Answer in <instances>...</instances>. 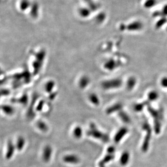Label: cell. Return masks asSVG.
<instances>
[{"label": "cell", "mask_w": 167, "mask_h": 167, "mask_svg": "<svg viewBox=\"0 0 167 167\" xmlns=\"http://www.w3.org/2000/svg\"><path fill=\"white\" fill-rule=\"evenodd\" d=\"M160 84L161 86L162 87L167 89V76H164L161 79L160 81Z\"/></svg>", "instance_id": "obj_20"}, {"label": "cell", "mask_w": 167, "mask_h": 167, "mask_svg": "<svg viewBox=\"0 0 167 167\" xmlns=\"http://www.w3.org/2000/svg\"><path fill=\"white\" fill-rule=\"evenodd\" d=\"M63 161L68 164H77L80 163V159L75 154H69L64 156Z\"/></svg>", "instance_id": "obj_4"}, {"label": "cell", "mask_w": 167, "mask_h": 167, "mask_svg": "<svg viewBox=\"0 0 167 167\" xmlns=\"http://www.w3.org/2000/svg\"><path fill=\"white\" fill-rule=\"evenodd\" d=\"M128 132H129V129L127 127H122L120 129H119L114 136V140L115 143L116 144H118L123 140L124 136H126Z\"/></svg>", "instance_id": "obj_3"}, {"label": "cell", "mask_w": 167, "mask_h": 167, "mask_svg": "<svg viewBox=\"0 0 167 167\" xmlns=\"http://www.w3.org/2000/svg\"><path fill=\"white\" fill-rule=\"evenodd\" d=\"M16 149L15 144L13 143V142L9 140L7 143V151L6 153V158L7 160L12 159L14 156L15 150Z\"/></svg>", "instance_id": "obj_6"}, {"label": "cell", "mask_w": 167, "mask_h": 167, "mask_svg": "<svg viewBox=\"0 0 167 167\" xmlns=\"http://www.w3.org/2000/svg\"><path fill=\"white\" fill-rule=\"evenodd\" d=\"M1 109L7 115H12L15 112L13 107L9 105H3L1 106Z\"/></svg>", "instance_id": "obj_13"}, {"label": "cell", "mask_w": 167, "mask_h": 167, "mask_svg": "<svg viewBox=\"0 0 167 167\" xmlns=\"http://www.w3.org/2000/svg\"><path fill=\"white\" fill-rule=\"evenodd\" d=\"M123 106L121 103H117L112 106L111 107H109L106 110V114L108 115L112 114L115 112H119L122 110Z\"/></svg>", "instance_id": "obj_9"}, {"label": "cell", "mask_w": 167, "mask_h": 167, "mask_svg": "<svg viewBox=\"0 0 167 167\" xmlns=\"http://www.w3.org/2000/svg\"><path fill=\"white\" fill-rule=\"evenodd\" d=\"M114 157H115L114 154H107V155L104 157L101 161L99 162V164H98L99 167H106L105 165L113 160V159H114Z\"/></svg>", "instance_id": "obj_10"}, {"label": "cell", "mask_w": 167, "mask_h": 167, "mask_svg": "<svg viewBox=\"0 0 167 167\" xmlns=\"http://www.w3.org/2000/svg\"><path fill=\"white\" fill-rule=\"evenodd\" d=\"M73 136H74V137L77 139L81 138V137L83 135V130L81 127L78 126L76 127H75V128L73 130Z\"/></svg>", "instance_id": "obj_14"}, {"label": "cell", "mask_w": 167, "mask_h": 167, "mask_svg": "<svg viewBox=\"0 0 167 167\" xmlns=\"http://www.w3.org/2000/svg\"><path fill=\"white\" fill-rule=\"evenodd\" d=\"M130 160V154L128 151L125 150L121 154L120 156L119 160L120 164H121L122 166L125 167L128 164Z\"/></svg>", "instance_id": "obj_8"}, {"label": "cell", "mask_w": 167, "mask_h": 167, "mask_svg": "<svg viewBox=\"0 0 167 167\" xmlns=\"http://www.w3.org/2000/svg\"><path fill=\"white\" fill-rule=\"evenodd\" d=\"M52 147L49 145H47L43 148L42 152V160L43 161L46 163L49 162L52 158Z\"/></svg>", "instance_id": "obj_5"}, {"label": "cell", "mask_w": 167, "mask_h": 167, "mask_svg": "<svg viewBox=\"0 0 167 167\" xmlns=\"http://www.w3.org/2000/svg\"><path fill=\"white\" fill-rule=\"evenodd\" d=\"M44 103V102L43 101H41L39 103V104H38L37 107H36V110L37 112H41V111L42 110V109H43Z\"/></svg>", "instance_id": "obj_24"}, {"label": "cell", "mask_w": 167, "mask_h": 167, "mask_svg": "<svg viewBox=\"0 0 167 167\" xmlns=\"http://www.w3.org/2000/svg\"><path fill=\"white\" fill-rule=\"evenodd\" d=\"M157 3V0H145L143 7L145 8L150 9L154 7Z\"/></svg>", "instance_id": "obj_18"}, {"label": "cell", "mask_w": 167, "mask_h": 167, "mask_svg": "<svg viewBox=\"0 0 167 167\" xmlns=\"http://www.w3.org/2000/svg\"><path fill=\"white\" fill-rule=\"evenodd\" d=\"M118 112V117L122 122H123L125 123H129L130 122L131 120L129 116L127 114V112H125L122 110H121V111H120Z\"/></svg>", "instance_id": "obj_12"}, {"label": "cell", "mask_w": 167, "mask_h": 167, "mask_svg": "<svg viewBox=\"0 0 167 167\" xmlns=\"http://www.w3.org/2000/svg\"><path fill=\"white\" fill-rule=\"evenodd\" d=\"M36 126L38 129L40 130L41 131L43 132H47L49 129L48 125L44 121L42 120H38L37 122Z\"/></svg>", "instance_id": "obj_15"}, {"label": "cell", "mask_w": 167, "mask_h": 167, "mask_svg": "<svg viewBox=\"0 0 167 167\" xmlns=\"http://www.w3.org/2000/svg\"><path fill=\"white\" fill-rule=\"evenodd\" d=\"M115 148L114 146H110L107 148V154H114V153L115 152Z\"/></svg>", "instance_id": "obj_23"}, {"label": "cell", "mask_w": 167, "mask_h": 167, "mask_svg": "<svg viewBox=\"0 0 167 167\" xmlns=\"http://www.w3.org/2000/svg\"><path fill=\"white\" fill-rule=\"evenodd\" d=\"M167 19L166 17H162L158 21V22L156 24V27L157 29L161 28L163 25L165 24L167 22Z\"/></svg>", "instance_id": "obj_19"}, {"label": "cell", "mask_w": 167, "mask_h": 167, "mask_svg": "<svg viewBox=\"0 0 167 167\" xmlns=\"http://www.w3.org/2000/svg\"><path fill=\"white\" fill-rule=\"evenodd\" d=\"M137 84V80L135 77H131L127 82V87L129 90L133 89Z\"/></svg>", "instance_id": "obj_17"}, {"label": "cell", "mask_w": 167, "mask_h": 167, "mask_svg": "<svg viewBox=\"0 0 167 167\" xmlns=\"http://www.w3.org/2000/svg\"><path fill=\"white\" fill-rule=\"evenodd\" d=\"M142 126V129H144V131L146 132V135L145 136V138L143 140V143H142V150L144 153L147 152V150L149 148V143H150V137H151V128H150L149 124L146 123L143 124Z\"/></svg>", "instance_id": "obj_2"}, {"label": "cell", "mask_w": 167, "mask_h": 167, "mask_svg": "<svg viewBox=\"0 0 167 167\" xmlns=\"http://www.w3.org/2000/svg\"><path fill=\"white\" fill-rule=\"evenodd\" d=\"M90 100L92 103L95 104L96 106H98L99 104V101L98 98L95 95H92L90 98Z\"/></svg>", "instance_id": "obj_21"}, {"label": "cell", "mask_w": 167, "mask_h": 167, "mask_svg": "<svg viewBox=\"0 0 167 167\" xmlns=\"http://www.w3.org/2000/svg\"><path fill=\"white\" fill-rule=\"evenodd\" d=\"M86 134L93 138L101 140V141L104 143H107L109 141V137L108 135L98 129L96 125L94 123H91L90 124L89 129L87 131Z\"/></svg>", "instance_id": "obj_1"}, {"label": "cell", "mask_w": 167, "mask_h": 167, "mask_svg": "<svg viewBox=\"0 0 167 167\" xmlns=\"http://www.w3.org/2000/svg\"><path fill=\"white\" fill-rule=\"evenodd\" d=\"M148 99L149 101H156L159 98V94L158 92L155 90H151L148 94Z\"/></svg>", "instance_id": "obj_16"}, {"label": "cell", "mask_w": 167, "mask_h": 167, "mask_svg": "<svg viewBox=\"0 0 167 167\" xmlns=\"http://www.w3.org/2000/svg\"><path fill=\"white\" fill-rule=\"evenodd\" d=\"M26 144V141L24 138L22 136H20L18 137L17 139V141L15 144L16 148L18 151H21V150H23L24 146Z\"/></svg>", "instance_id": "obj_11"}, {"label": "cell", "mask_w": 167, "mask_h": 167, "mask_svg": "<svg viewBox=\"0 0 167 167\" xmlns=\"http://www.w3.org/2000/svg\"><path fill=\"white\" fill-rule=\"evenodd\" d=\"M161 14L162 17H167V4H165L160 12Z\"/></svg>", "instance_id": "obj_22"}, {"label": "cell", "mask_w": 167, "mask_h": 167, "mask_svg": "<svg viewBox=\"0 0 167 167\" xmlns=\"http://www.w3.org/2000/svg\"><path fill=\"white\" fill-rule=\"evenodd\" d=\"M143 24L140 21H134L128 26V29L132 32H138L143 29Z\"/></svg>", "instance_id": "obj_7"}]
</instances>
